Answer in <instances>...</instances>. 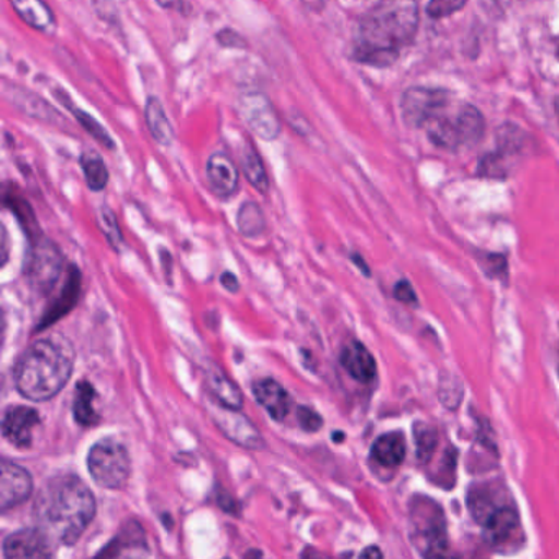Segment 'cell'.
<instances>
[{"mask_svg":"<svg viewBox=\"0 0 559 559\" xmlns=\"http://www.w3.org/2000/svg\"><path fill=\"white\" fill-rule=\"evenodd\" d=\"M414 438L418 461L427 463L438 447L437 428L424 424V421H417V424L414 425Z\"/></svg>","mask_w":559,"mask_h":559,"instance_id":"30","label":"cell"},{"mask_svg":"<svg viewBox=\"0 0 559 559\" xmlns=\"http://www.w3.org/2000/svg\"><path fill=\"white\" fill-rule=\"evenodd\" d=\"M237 227L243 237L257 238L266 230L263 209L257 202H243L238 209Z\"/></svg>","mask_w":559,"mask_h":559,"instance_id":"29","label":"cell"},{"mask_svg":"<svg viewBox=\"0 0 559 559\" xmlns=\"http://www.w3.org/2000/svg\"><path fill=\"white\" fill-rule=\"evenodd\" d=\"M205 175H207L209 188L217 198L230 199L238 191L240 173L227 153L217 152L209 156Z\"/></svg>","mask_w":559,"mask_h":559,"instance_id":"13","label":"cell"},{"mask_svg":"<svg viewBox=\"0 0 559 559\" xmlns=\"http://www.w3.org/2000/svg\"><path fill=\"white\" fill-rule=\"evenodd\" d=\"M99 224L109 243L119 251L120 245L123 243V237L112 209L107 207V205L100 207Z\"/></svg>","mask_w":559,"mask_h":559,"instance_id":"31","label":"cell"},{"mask_svg":"<svg viewBox=\"0 0 559 559\" xmlns=\"http://www.w3.org/2000/svg\"><path fill=\"white\" fill-rule=\"evenodd\" d=\"M34 492V479L25 467L2 461L0 471V507L4 512L24 503Z\"/></svg>","mask_w":559,"mask_h":559,"instance_id":"10","label":"cell"},{"mask_svg":"<svg viewBox=\"0 0 559 559\" xmlns=\"http://www.w3.org/2000/svg\"><path fill=\"white\" fill-rule=\"evenodd\" d=\"M241 169H243L245 178L258 192L266 194L270 191V176H267L260 153L251 142L245 145L243 153H241Z\"/></svg>","mask_w":559,"mask_h":559,"instance_id":"26","label":"cell"},{"mask_svg":"<svg viewBox=\"0 0 559 559\" xmlns=\"http://www.w3.org/2000/svg\"><path fill=\"white\" fill-rule=\"evenodd\" d=\"M340 362L353 379L365 382V384L374 381L376 374H378L374 356L359 342H352L343 348Z\"/></svg>","mask_w":559,"mask_h":559,"instance_id":"18","label":"cell"},{"mask_svg":"<svg viewBox=\"0 0 559 559\" xmlns=\"http://www.w3.org/2000/svg\"><path fill=\"white\" fill-rule=\"evenodd\" d=\"M81 283H83L81 271L78 270L74 264H70L67 283H64L63 289L60 290L57 299L50 304L47 312L41 317L40 323H38L37 326V332H44V330L50 329L53 323L63 319L64 316H68V313L76 307L78 300H80L81 296Z\"/></svg>","mask_w":559,"mask_h":559,"instance_id":"14","label":"cell"},{"mask_svg":"<svg viewBox=\"0 0 559 559\" xmlns=\"http://www.w3.org/2000/svg\"><path fill=\"white\" fill-rule=\"evenodd\" d=\"M148 552V546H146V536L143 532L142 526L139 522L132 520L127 523L120 533H117L116 538L100 549L97 556H106V558H117V556H136L145 555Z\"/></svg>","mask_w":559,"mask_h":559,"instance_id":"16","label":"cell"},{"mask_svg":"<svg viewBox=\"0 0 559 559\" xmlns=\"http://www.w3.org/2000/svg\"><path fill=\"white\" fill-rule=\"evenodd\" d=\"M353 261H355V263L361 267L362 273H365L366 276H369V267L366 266L365 261L361 260V257H358V254H353Z\"/></svg>","mask_w":559,"mask_h":559,"instance_id":"40","label":"cell"},{"mask_svg":"<svg viewBox=\"0 0 559 559\" xmlns=\"http://www.w3.org/2000/svg\"><path fill=\"white\" fill-rule=\"evenodd\" d=\"M297 421H299L300 428L304 431H309V433L319 431L323 425V418L310 407L297 408Z\"/></svg>","mask_w":559,"mask_h":559,"instance_id":"33","label":"cell"},{"mask_svg":"<svg viewBox=\"0 0 559 559\" xmlns=\"http://www.w3.org/2000/svg\"><path fill=\"white\" fill-rule=\"evenodd\" d=\"M237 110L248 129L264 142H274L283 132V122L270 97L263 93H245L238 97Z\"/></svg>","mask_w":559,"mask_h":559,"instance_id":"7","label":"cell"},{"mask_svg":"<svg viewBox=\"0 0 559 559\" xmlns=\"http://www.w3.org/2000/svg\"><path fill=\"white\" fill-rule=\"evenodd\" d=\"M209 402H211L209 408H211L212 420L228 440L247 448V450L264 448V438L261 437L260 431L237 408L225 407L212 397Z\"/></svg>","mask_w":559,"mask_h":559,"instance_id":"9","label":"cell"},{"mask_svg":"<svg viewBox=\"0 0 559 559\" xmlns=\"http://www.w3.org/2000/svg\"><path fill=\"white\" fill-rule=\"evenodd\" d=\"M87 467L97 486L120 489L132 473L129 451L120 441L106 438L97 441L87 454Z\"/></svg>","mask_w":559,"mask_h":559,"instance_id":"6","label":"cell"},{"mask_svg":"<svg viewBox=\"0 0 559 559\" xmlns=\"http://www.w3.org/2000/svg\"><path fill=\"white\" fill-rule=\"evenodd\" d=\"M32 247L34 250H32L27 264L28 281L38 293H50L63 273V254L58 250L57 245L51 243L47 238H40L32 243Z\"/></svg>","mask_w":559,"mask_h":559,"instance_id":"8","label":"cell"},{"mask_svg":"<svg viewBox=\"0 0 559 559\" xmlns=\"http://www.w3.org/2000/svg\"><path fill=\"white\" fill-rule=\"evenodd\" d=\"M217 41L221 47L224 48H237V50H245L248 48L247 40L241 37L237 32L231 31V28H224V31L218 32Z\"/></svg>","mask_w":559,"mask_h":559,"instance_id":"34","label":"cell"},{"mask_svg":"<svg viewBox=\"0 0 559 559\" xmlns=\"http://www.w3.org/2000/svg\"><path fill=\"white\" fill-rule=\"evenodd\" d=\"M9 2L19 19L28 27L47 35H53L57 32V15L45 0H9Z\"/></svg>","mask_w":559,"mask_h":559,"instance_id":"15","label":"cell"},{"mask_svg":"<svg viewBox=\"0 0 559 559\" xmlns=\"http://www.w3.org/2000/svg\"><path fill=\"white\" fill-rule=\"evenodd\" d=\"M520 525L519 512L513 507H499L483 523L484 539L490 546L503 545Z\"/></svg>","mask_w":559,"mask_h":559,"instance_id":"20","label":"cell"},{"mask_svg":"<svg viewBox=\"0 0 559 559\" xmlns=\"http://www.w3.org/2000/svg\"><path fill=\"white\" fill-rule=\"evenodd\" d=\"M253 394L258 404L276 421H283L289 415L290 395L274 379H261L253 384Z\"/></svg>","mask_w":559,"mask_h":559,"instance_id":"17","label":"cell"},{"mask_svg":"<svg viewBox=\"0 0 559 559\" xmlns=\"http://www.w3.org/2000/svg\"><path fill=\"white\" fill-rule=\"evenodd\" d=\"M222 286L225 287V289L230 290V293H237L238 290V280L235 274L231 273H224L221 277Z\"/></svg>","mask_w":559,"mask_h":559,"instance_id":"37","label":"cell"},{"mask_svg":"<svg viewBox=\"0 0 559 559\" xmlns=\"http://www.w3.org/2000/svg\"><path fill=\"white\" fill-rule=\"evenodd\" d=\"M218 506H221V509L225 510V512H237V510L231 509V507H237V502H235L228 493H218Z\"/></svg>","mask_w":559,"mask_h":559,"instance_id":"38","label":"cell"},{"mask_svg":"<svg viewBox=\"0 0 559 559\" xmlns=\"http://www.w3.org/2000/svg\"><path fill=\"white\" fill-rule=\"evenodd\" d=\"M156 4L165 11L176 12V14L182 15V17H189L194 11L189 0H156Z\"/></svg>","mask_w":559,"mask_h":559,"instance_id":"35","label":"cell"},{"mask_svg":"<svg viewBox=\"0 0 559 559\" xmlns=\"http://www.w3.org/2000/svg\"><path fill=\"white\" fill-rule=\"evenodd\" d=\"M247 556H263V552H261V551H251V552H247Z\"/></svg>","mask_w":559,"mask_h":559,"instance_id":"41","label":"cell"},{"mask_svg":"<svg viewBox=\"0 0 559 559\" xmlns=\"http://www.w3.org/2000/svg\"><path fill=\"white\" fill-rule=\"evenodd\" d=\"M53 555L51 538L38 528L21 530L4 539L5 558H50Z\"/></svg>","mask_w":559,"mask_h":559,"instance_id":"12","label":"cell"},{"mask_svg":"<svg viewBox=\"0 0 559 559\" xmlns=\"http://www.w3.org/2000/svg\"><path fill=\"white\" fill-rule=\"evenodd\" d=\"M555 107H556V116H558V119H559V97H558V99H556Z\"/></svg>","mask_w":559,"mask_h":559,"instance_id":"42","label":"cell"},{"mask_svg":"<svg viewBox=\"0 0 559 559\" xmlns=\"http://www.w3.org/2000/svg\"><path fill=\"white\" fill-rule=\"evenodd\" d=\"M41 424L40 415L27 405L9 407L2 420V435L15 448H31L34 431Z\"/></svg>","mask_w":559,"mask_h":559,"instance_id":"11","label":"cell"},{"mask_svg":"<svg viewBox=\"0 0 559 559\" xmlns=\"http://www.w3.org/2000/svg\"><path fill=\"white\" fill-rule=\"evenodd\" d=\"M417 28L418 5L415 0H385L359 24L353 58L369 67H391L401 57L402 48L414 40Z\"/></svg>","mask_w":559,"mask_h":559,"instance_id":"2","label":"cell"},{"mask_svg":"<svg viewBox=\"0 0 559 559\" xmlns=\"http://www.w3.org/2000/svg\"><path fill=\"white\" fill-rule=\"evenodd\" d=\"M466 5V0H430L428 2L427 14L431 19H444L456 14L457 11Z\"/></svg>","mask_w":559,"mask_h":559,"instance_id":"32","label":"cell"},{"mask_svg":"<svg viewBox=\"0 0 559 559\" xmlns=\"http://www.w3.org/2000/svg\"><path fill=\"white\" fill-rule=\"evenodd\" d=\"M401 110L408 126L424 130L435 146L450 152L473 148L486 132L483 114L448 91L412 87L402 97Z\"/></svg>","mask_w":559,"mask_h":559,"instance_id":"1","label":"cell"},{"mask_svg":"<svg viewBox=\"0 0 559 559\" xmlns=\"http://www.w3.org/2000/svg\"><path fill=\"white\" fill-rule=\"evenodd\" d=\"M5 97L28 117L41 120V122L57 123L63 120L57 109L50 106L47 100L35 96L31 91L22 90V87L12 84L11 91L5 93Z\"/></svg>","mask_w":559,"mask_h":559,"instance_id":"19","label":"cell"},{"mask_svg":"<svg viewBox=\"0 0 559 559\" xmlns=\"http://www.w3.org/2000/svg\"><path fill=\"white\" fill-rule=\"evenodd\" d=\"M407 454L404 435L399 431L381 435L371 448V457L382 467H397Z\"/></svg>","mask_w":559,"mask_h":559,"instance_id":"24","label":"cell"},{"mask_svg":"<svg viewBox=\"0 0 559 559\" xmlns=\"http://www.w3.org/2000/svg\"><path fill=\"white\" fill-rule=\"evenodd\" d=\"M394 297L404 304H417V294L407 281H399L394 287Z\"/></svg>","mask_w":559,"mask_h":559,"instance_id":"36","label":"cell"},{"mask_svg":"<svg viewBox=\"0 0 559 559\" xmlns=\"http://www.w3.org/2000/svg\"><path fill=\"white\" fill-rule=\"evenodd\" d=\"M556 57H558V60H559V47H558V51H556Z\"/></svg>","mask_w":559,"mask_h":559,"instance_id":"43","label":"cell"},{"mask_svg":"<svg viewBox=\"0 0 559 559\" xmlns=\"http://www.w3.org/2000/svg\"><path fill=\"white\" fill-rule=\"evenodd\" d=\"M73 368L74 348L64 336L38 340L15 366V388L28 401H50L68 384Z\"/></svg>","mask_w":559,"mask_h":559,"instance_id":"4","label":"cell"},{"mask_svg":"<svg viewBox=\"0 0 559 559\" xmlns=\"http://www.w3.org/2000/svg\"><path fill=\"white\" fill-rule=\"evenodd\" d=\"M4 205L5 207L11 209L12 214H15V217L21 222L22 227H24L25 234L31 238L32 243L40 240L41 231L40 227H38L34 209H32L31 202H28L27 199L21 194V191L15 188V185H11L9 188H5Z\"/></svg>","mask_w":559,"mask_h":559,"instance_id":"25","label":"cell"},{"mask_svg":"<svg viewBox=\"0 0 559 559\" xmlns=\"http://www.w3.org/2000/svg\"><path fill=\"white\" fill-rule=\"evenodd\" d=\"M361 558H382L381 549L378 546H369L361 552Z\"/></svg>","mask_w":559,"mask_h":559,"instance_id":"39","label":"cell"},{"mask_svg":"<svg viewBox=\"0 0 559 559\" xmlns=\"http://www.w3.org/2000/svg\"><path fill=\"white\" fill-rule=\"evenodd\" d=\"M205 379H207L211 397L215 399L218 404L225 405V407L237 408V411L243 407V394H241L238 385L224 371L211 365Z\"/></svg>","mask_w":559,"mask_h":559,"instance_id":"23","label":"cell"},{"mask_svg":"<svg viewBox=\"0 0 559 559\" xmlns=\"http://www.w3.org/2000/svg\"><path fill=\"white\" fill-rule=\"evenodd\" d=\"M96 497L87 484L73 474L55 477L41 489L35 502L40 528L61 545L80 542L96 516Z\"/></svg>","mask_w":559,"mask_h":559,"instance_id":"3","label":"cell"},{"mask_svg":"<svg viewBox=\"0 0 559 559\" xmlns=\"http://www.w3.org/2000/svg\"><path fill=\"white\" fill-rule=\"evenodd\" d=\"M143 116H145L146 127H148L153 140L158 145L168 148V146L175 143V127H173L171 120H169L168 114H166L165 107H163L162 100L158 97H146Z\"/></svg>","mask_w":559,"mask_h":559,"instance_id":"21","label":"cell"},{"mask_svg":"<svg viewBox=\"0 0 559 559\" xmlns=\"http://www.w3.org/2000/svg\"><path fill=\"white\" fill-rule=\"evenodd\" d=\"M80 166L91 191L100 192L109 185V169L99 153L84 150L80 156Z\"/></svg>","mask_w":559,"mask_h":559,"instance_id":"27","label":"cell"},{"mask_svg":"<svg viewBox=\"0 0 559 559\" xmlns=\"http://www.w3.org/2000/svg\"><path fill=\"white\" fill-rule=\"evenodd\" d=\"M55 96H57V99L60 100L68 110H70L71 116H73L74 119H76V122L83 127V130L87 135L93 136L99 145L106 146L107 150H116V140L110 136V133L107 132L106 127H104L99 120L94 119L90 112L78 107L64 91L58 90L57 93H55Z\"/></svg>","mask_w":559,"mask_h":559,"instance_id":"22","label":"cell"},{"mask_svg":"<svg viewBox=\"0 0 559 559\" xmlns=\"http://www.w3.org/2000/svg\"><path fill=\"white\" fill-rule=\"evenodd\" d=\"M94 399H96V391H94L93 384L81 381L76 388V395H74L73 414L78 424L83 427H94L99 424L100 417L94 407Z\"/></svg>","mask_w":559,"mask_h":559,"instance_id":"28","label":"cell"},{"mask_svg":"<svg viewBox=\"0 0 559 559\" xmlns=\"http://www.w3.org/2000/svg\"><path fill=\"white\" fill-rule=\"evenodd\" d=\"M412 539L421 555L440 558L447 555V522L440 506L430 499H415L411 509Z\"/></svg>","mask_w":559,"mask_h":559,"instance_id":"5","label":"cell"}]
</instances>
